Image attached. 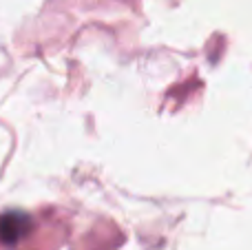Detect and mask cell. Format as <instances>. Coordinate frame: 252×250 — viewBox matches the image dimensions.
Listing matches in <instances>:
<instances>
[]
</instances>
